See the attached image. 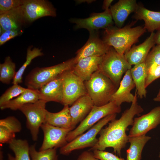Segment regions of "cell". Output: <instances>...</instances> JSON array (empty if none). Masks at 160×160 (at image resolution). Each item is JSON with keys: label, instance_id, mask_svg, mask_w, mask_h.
Here are the masks:
<instances>
[{"label": "cell", "instance_id": "obj_1", "mask_svg": "<svg viewBox=\"0 0 160 160\" xmlns=\"http://www.w3.org/2000/svg\"><path fill=\"white\" fill-rule=\"evenodd\" d=\"M135 96L130 107L124 111L120 118L111 121L108 126L101 129L97 143L89 151H104L107 148L111 147L115 153L121 156L122 149L128 141V136L126 133L127 128L132 125L135 116L144 111L137 103L136 92Z\"/></svg>", "mask_w": 160, "mask_h": 160}, {"label": "cell", "instance_id": "obj_2", "mask_svg": "<svg viewBox=\"0 0 160 160\" xmlns=\"http://www.w3.org/2000/svg\"><path fill=\"white\" fill-rule=\"evenodd\" d=\"M133 23L122 28L111 26L105 29L103 41L119 53L124 55L146 31L141 26L131 27Z\"/></svg>", "mask_w": 160, "mask_h": 160}, {"label": "cell", "instance_id": "obj_3", "mask_svg": "<svg viewBox=\"0 0 160 160\" xmlns=\"http://www.w3.org/2000/svg\"><path fill=\"white\" fill-rule=\"evenodd\" d=\"M84 82L87 94L94 105L101 106L110 102L117 87L108 78L98 70Z\"/></svg>", "mask_w": 160, "mask_h": 160}, {"label": "cell", "instance_id": "obj_4", "mask_svg": "<svg viewBox=\"0 0 160 160\" xmlns=\"http://www.w3.org/2000/svg\"><path fill=\"white\" fill-rule=\"evenodd\" d=\"M75 64L73 57L54 65L35 68L26 77L25 85L28 89H39L64 72L72 69Z\"/></svg>", "mask_w": 160, "mask_h": 160}, {"label": "cell", "instance_id": "obj_5", "mask_svg": "<svg viewBox=\"0 0 160 160\" xmlns=\"http://www.w3.org/2000/svg\"><path fill=\"white\" fill-rule=\"evenodd\" d=\"M132 68L124 55L118 53L111 47L102 56L98 71L110 79L118 87L123 74Z\"/></svg>", "mask_w": 160, "mask_h": 160}, {"label": "cell", "instance_id": "obj_6", "mask_svg": "<svg viewBox=\"0 0 160 160\" xmlns=\"http://www.w3.org/2000/svg\"><path fill=\"white\" fill-rule=\"evenodd\" d=\"M116 114L107 116L100 120L86 132L76 137L66 145L60 148V153L68 155L72 151L86 148L94 147L97 143L98 139L96 137L103 127L112 120L116 119Z\"/></svg>", "mask_w": 160, "mask_h": 160}, {"label": "cell", "instance_id": "obj_7", "mask_svg": "<svg viewBox=\"0 0 160 160\" xmlns=\"http://www.w3.org/2000/svg\"><path fill=\"white\" fill-rule=\"evenodd\" d=\"M121 111V106H117L111 102L101 106L94 105L89 113L79 125L69 132L66 137L67 141L68 143L71 142L107 116L119 113Z\"/></svg>", "mask_w": 160, "mask_h": 160}, {"label": "cell", "instance_id": "obj_8", "mask_svg": "<svg viewBox=\"0 0 160 160\" xmlns=\"http://www.w3.org/2000/svg\"><path fill=\"white\" fill-rule=\"evenodd\" d=\"M47 103L44 100H39L34 103L25 104L19 109L26 118V126L34 141L37 140L39 129L45 123Z\"/></svg>", "mask_w": 160, "mask_h": 160}, {"label": "cell", "instance_id": "obj_9", "mask_svg": "<svg viewBox=\"0 0 160 160\" xmlns=\"http://www.w3.org/2000/svg\"><path fill=\"white\" fill-rule=\"evenodd\" d=\"M63 83V99L61 104L64 105H72L81 97L87 94L84 82L72 69L60 75Z\"/></svg>", "mask_w": 160, "mask_h": 160}, {"label": "cell", "instance_id": "obj_10", "mask_svg": "<svg viewBox=\"0 0 160 160\" xmlns=\"http://www.w3.org/2000/svg\"><path fill=\"white\" fill-rule=\"evenodd\" d=\"M22 7L26 24L42 17L57 15L56 8L47 0H24Z\"/></svg>", "mask_w": 160, "mask_h": 160}, {"label": "cell", "instance_id": "obj_11", "mask_svg": "<svg viewBox=\"0 0 160 160\" xmlns=\"http://www.w3.org/2000/svg\"><path fill=\"white\" fill-rule=\"evenodd\" d=\"M40 128L44 134V139L39 151L61 148L68 142L66 137L72 128L66 129L54 126L47 123L42 124Z\"/></svg>", "mask_w": 160, "mask_h": 160}, {"label": "cell", "instance_id": "obj_12", "mask_svg": "<svg viewBox=\"0 0 160 160\" xmlns=\"http://www.w3.org/2000/svg\"><path fill=\"white\" fill-rule=\"evenodd\" d=\"M160 124V106L156 107L148 113L135 118L128 137L146 135Z\"/></svg>", "mask_w": 160, "mask_h": 160}, {"label": "cell", "instance_id": "obj_13", "mask_svg": "<svg viewBox=\"0 0 160 160\" xmlns=\"http://www.w3.org/2000/svg\"><path fill=\"white\" fill-rule=\"evenodd\" d=\"M71 22L76 24L75 28H85L89 32L105 29L112 26L113 18L110 9L100 13H93L85 18H72Z\"/></svg>", "mask_w": 160, "mask_h": 160}, {"label": "cell", "instance_id": "obj_14", "mask_svg": "<svg viewBox=\"0 0 160 160\" xmlns=\"http://www.w3.org/2000/svg\"><path fill=\"white\" fill-rule=\"evenodd\" d=\"M97 31L89 32V38L85 44L76 52L74 62L76 64L80 60L91 56H102L109 50L111 47L100 39Z\"/></svg>", "mask_w": 160, "mask_h": 160}, {"label": "cell", "instance_id": "obj_15", "mask_svg": "<svg viewBox=\"0 0 160 160\" xmlns=\"http://www.w3.org/2000/svg\"><path fill=\"white\" fill-rule=\"evenodd\" d=\"M155 33L153 32L142 44L134 45L126 52L124 55L127 60L131 66L145 62L151 49L156 44Z\"/></svg>", "mask_w": 160, "mask_h": 160}, {"label": "cell", "instance_id": "obj_16", "mask_svg": "<svg viewBox=\"0 0 160 160\" xmlns=\"http://www.w3.org/2000/svg\"><path fill=\"white\" fill-rule=\"evenodd\" d=\"M135 87L130 69L129 70L125 73L117 89L111 97L110 102L119 106L123 103H132L134 100L135 96L131 92Z\"/></svg>", "mask_w": 160, "mask_h": 160}, {"label": "cell", "instance_id": "obj_17", "mask_svg": "<svg viewBox=\"0 0 160 160\" xmlns=\"http://www.w3.org/2000/svg\"><path fill=\"white\" fill-rule=\"evenodd\" d=\"M138 6L135 0H120L111 6L113 19L118 28H121L129 15L135 12Z\"/></svg>", "mask_w": 160, "mask_h": 160}, {"label": "cell", "instance_id": "obj_18", "mask_svg": "<svg viewBox=\"0 0 160 160\" xmlns=\"http://www.w3.org/2000/svg\"><path fill=\"white\" fill-rule=\"evenodd\" d=\"M60 75L38 89L39 100L47 103L53 101L61 104L63 92V81Z\"/></svg>", "mask_w": 160, "mask_h": 160}, {"label": "cell", "instance_id": "obj_19", "mask_svg": "<svg viewBox=\"0 0 160 160\" xmlns=\"http://www.w3.org/2000/svg\"><path fill=\"white\" fill-rule=\"evenodd\" d=\"M94 105L92 99L88 94L76 101L69 108L72 120V126L76 125L82 121L87 116Z\"/></svg>", "mask_w": 160, "mask_h": 160}, {"label": "cell", "instance_id": "obj_20", "mask_svg": "<svg viewBox=\"0 0 160 160\" xmlns=\"http://www.w3.org/2000/svg\"><path fill=\"white\" fill-rule=\"evenodd\" d=\"M102 56H91L82 58L75 64L72 69L73 73L83 81L88 80L98 70Z\"/></svg>", "mask_w": 160, "mask_h": 160}, {"label": "cell", "instance_id": "obj_21", "mask_svg": "<svg viewBox=\"0 0 160 160\" xmlns=\"http://www.w3.org/2000/svg\"><path fill=\"white\" fill-rule=\"evenodd\" d=\"M26 24L22 6L0 14V27L3 32L22 30Z\"/></svg>", "mask_w": 160, "mask_h": 160}, {"label": "cell", "instance_id": "obj_22", "mask_svg": "<svg viewBox=\"0 0 160 160\" xmlns=\"http://www.w3.org/2000/svg\"><path fill=\"white\" fill-rule=\"evenodd\" d=\"M20 121L14 116H9L0 120V143H9L15 138V134L21 130Z\"/></svg>", "mask_w": 160, "mask_h": 160}, {"label": "cell", "instance_id": "obj_23", "mask_svg": "<svg viewBox=\"0 0 160 160\" xmlns=\"http://www.w3.org/2000/svg\"><path fill=\"white\" fill-rule=\"evenodd\" d=\"M133 17L136 20H143L144 28L151 33L160 30V12L150 10L138 5Z\"/></svg>", "mask_w": 160, "mask_h": 160}, {"label": "cell", "instance_id": "obj_24", "mask_svg": "<svg viewBox=\"0 0 160 160\" xmlns=\"http://www.w3.org/2000/svg\"><path fill=\"white\" fill-rule=\"evenodd\" d=\"M130 72L137 95L141 99L145 97L147 91L145 85L148 71L145 62L134 65L130 69Z\"/></svg>", "mask_w": 160, "mask_h": 160}, {"label": "cell", "instance_id": "obj_25", "mask_svg": "<svg viewBox=\"0 0 160 160\" xmlns=\"http://www.w3.org/2000/svg\"><path fill=\"white\" fill-rule=\"evenodd\" d=\"M68 105H64L63 109L57 113L46 112L45 123L66 129L74 128L72 126V120Z\"/></svg>", "mask_w": 160, "mask_h": 160}, {"label": "cell", "instance_id": "obj_26", "mask_svg": "<svg viewBox=\"0 0 160 160\" xmlns=\"http://www.w3.org/2000/svg\"><path fill=\"white\" fill-rule=\"evenodd\" d=\"M39 100L38 90L27 88V89L17 97L0 106L1 110L10 109L15 111L19 110L23 105L34 103Z\"/></svg>", "mask_w": 160, "mask_h": 160}, {"label": "cell", "instance_id": "obj_27", "mask_svg": "<svg viewBox=\"0 0 160 160\" xmlns=\"http://www.w3.org/2000/svg\"><path fill=\"white\" fill-rule=\"evenodd\" d=\"M128 137L130 146L127 151L126 160H141L143 148L151 137L146 135Z\"/></svg>", "mask_w": 160, "mask_h": 160}, {"label": "cell", "instance_id": "obj_28", "mask_svg": "<svg viewBox=\"0 0 160 160\" xmlns=\"http://www.w3.org/2000/svg\"><path fill=\"white\" fill-rule=\"evenodd\" d=\"M9 144V148L14 152L15 156L8 154V160H30V146L27 140L15 138Z\"/></svg>", "mask_w": 160, "mask_h": 160}, {"label": "cell", "instance_id": "obj_29", "mask_svg": "<svg viewBox=\"0 0 160 160\" xmlns=\"http://www.w3.org/2000/svg\"><path fill=\"white\" fill-rule=\"evenodd\" d=\"M32 46H30L27 48L26 60L16 72L15 77L13 80V84H18L21 83L22 82L23 73L32 60L36 57L44 55L41 49L35 47L32 49Z\"/></svg>", "mask_w": 160, "mask_h": 160}, {"label": "cell", "instance_id": "obj_30", "mask_svg": "<svg viewBox=\"0 0 160 160\" xmlns=\"http://www.w3.org/2000/svg\"><path fill=\"white\" fill-rule=\"evenodd\" d=\"M16 65L9 56L5 58L4 62L0 64V81L7 84L14 79L16 73Z\"/></svg>", "mask_w": 160, "mask_h": 160}, {"label": "cell", "instance_id": "obj_31", "mask_svg": "<svg viewBox=\"0 0 160 160\" xmlns=\"http://www.w3.org/2000/svg\"><path fill=\"white\" fill-rule=\"evenodd\" d=\"M29 153L31 160H57L58 159L55 148L37 151L35 144L29 147Z\"/></svg>", "mask_w": 160, "mask_h": 160}, {"label": "cell", "instance_id": "obj_32", "mask_svg": "<svg viewBox=\"0 0 160 160\" xmlns=\"http://www.w3.org/2000/svg\"><path fill=\"white\" fill-rule=\"evenodd\" d=\"M27 88L22 87L19 84H13L8 88L0 97V106L11 100L17 97L25 91Z\"/></svg>", "mask_w": 160, "mask_h": 160}, {"label": "cell", "instance_id": "obj_33", "mask_svg": "<svg viewBox=\"0 0 160 160\" xmlns=\"http://www.w3.org/2000/svg\"><path fill=\"white\" fill-rule=\"evenodd\" d=\"M145 63L148 72L160 65V44L157 45L152 48L148 55Z\"/></svg>", "mask_w": 160, "mask_h": 160}, {"label": "cell", "instance_id": "obj_34", "mask_svg": "<svg viewBox=\"0 0 160 160\" xmlns=\"http://www.w3.org/2000/svg\"><path fill=\"white\" fill-rule=\"evenodd\" d=\"M24 0H0V14L22 5Z\"/></svg>", "mask_w": 160, "mask_h": 160}, {"label": "cell", "instance_id": "obj_35", "mask_svg": "<svg viewBox=\"0 0 160 160\" xmlns=\"http://www.w3.org/2000/svg\"><path fill=\"white\" fill-rule=\"evenodd\" d=\"M93 151L94 156L100 160H125L107 151L98 150H94Z\"/></svg>", "mask_w": 160, "mask_h": 160}, {"label": "cell", "instance_id": "obj_36", "mask_svg": "<svg viewBox=\"0 0 160 160\" xmlns=\"http://www.w3.org/2000/svg\"><path fill=\"white\" fill-rule=\"evenodd\" d=\"M22 30H11L4 31L0 35V45L1 46L10 40L21 35Z\"/></svg>", "mask_w": 160, "mask_h": 160}, {"label": "cell", "instance_id": "obj_37", "mask_svg": "<svg viewBox=\"0 0 160 160\" xmlns=\"http://www.w3.org/2000/svg\"><path fill=\"white\" fill-rule=\"evenodd\" d=\"M160 78V65L150 70L146 78L145 87L146 88L156 79Z\"/></svg>", "mask_w": 160, "mask_h": 160}, {"label": "cell", "instance_id": "obj_38", "mask_svg": "<svg viewBox=\"0 0 160 160\" xmlns=\"http://www.w3.org/2000/svg\"><path fill=\"white\" fill-rule=\"evenodd\" d=\"M77 160H100L95 158L93 152L89 151H85L78 156Z\"/></svg>", "mask_w": 160, "mask_h": 160}, {"label": "cell", "instance_id": "obj_39", "mask_svg": "<svg viewBox=\"0 0 160 160\" xmlns=\"http://www.w3.org/2000/svg\"><path fill=\"white\" fill-rule=\"evenodd\" d=\"M113 0H104L103 5V9L105 10L109 9V7L110 6L112 2L113 1Z\"/></svg>", "mask_w": 160, "mask_h": 160}, {"label": "cell", "instance_id": "obj_40", "mask_svg": "<svg viewBox=\"0 0 160 160\" xmlns=\"http://www.w3.org/2000/svg\"><path fill=\"white\" fill-rule=\"evenodd\" d=\"M155 40L156 44L157 45L160 44V30L157 31L155 33Z\"/></svg>", "mask_w": 160, "mask_h": 160}, {"label": "cell", "instance_id": "obj_41", "mask_svg": "<svg viewBox=\"0 0 160 160\" xmlns=\"http://www.w3.org/2000/svg\"><path fill=\"white\" fill-rule=\"evenodd\" d=\"M153 100L155 101L160 102V97H156L153 98Z\"/></svg>", "mask_w": 160, "mask_h": 160}, {"label": "cell", "instance_id": "obj_42", "mask_svg": "<svg viewBox=\"0 0 160 160\" xmlns=\"http://www.w3.org/2000/svg\"><path fill=\"white\" fill-rule=\"evenodd\" d=\"M0 160H4L3 159V152L1 150L0 151Z\"/></svg>", "mask_w": 160, "mask_h": 160}, {"label": "cell", "instance_id": "obj_43", "mask_svg": "<svg viewBox=\"0 0 160 160\" xmlns=\"http://www.w3.org/2000/svg\"><path fill=\"white\" fill-rule=\"evenodd\" d=\"M156 97H160V88L156 96Z\"/></svg>", "mask_w": 160, "mask_h": 160}, {"label": "cell", "instance_id": "obj_44", "mask_svg": "<svg viewBox=\"0 0 160 160\" xmlns=\"http://www.w3.org/2000/svg\"><path fill=\"white\" fill-rule=\"evenodd\" d=\"M159 157L160 158V153H159Z\"/></svg>", "mask_w": 160, "mask_h": 160}]
</instances>
